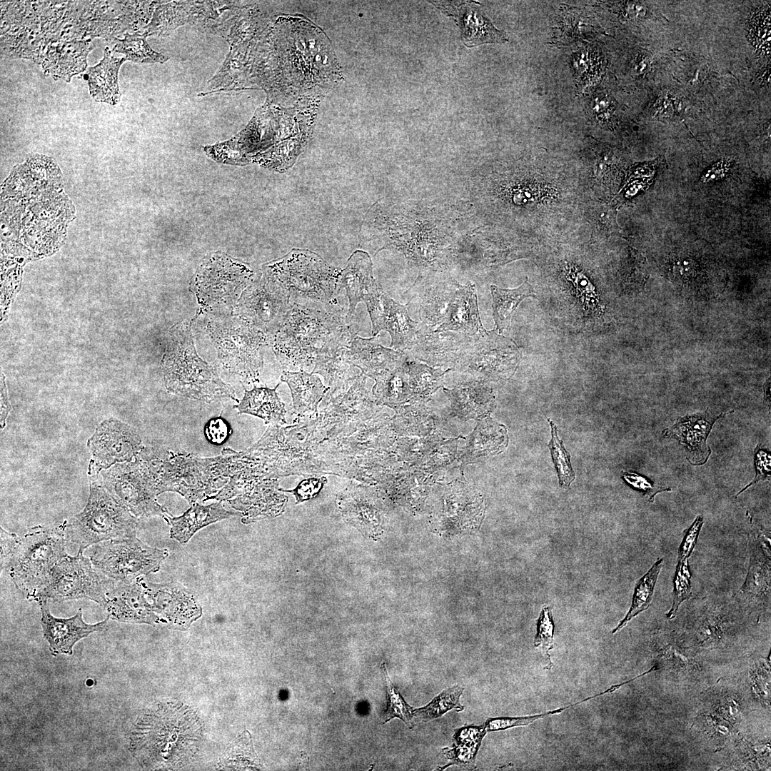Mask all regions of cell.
<instances>
[{
  "label": "cell",
  "instance_id": "484cf974",
  "mask_svg": "<svg viewBox=\"0 0 771 771\" xmlns=\"http://www.w3.org/2000/svg\"><path fill=\"white\" fill-rule=\"evenodd\" d=\"M378 282L373 277V263L369 253L365 251L356 250L348 259L346 266L342 269L340 280L341 289H345L348 299L347 318L353 321L356 306L363 302L364 297Z\"/></svg>",
  "mask_w": 771,
  "mask_h": 771
},
{
  "label": "cell",
  "instance_id": "52a82bcc",
  "mask_svg": "<svg viewBox=\"0 0 771 771\" xmlns=\"http://www.w3.org/2000/svg\"><path fill=\"white\" fill-rule=\"evenodd\" d=\"M66 542L62 527L38 525L19 536L6 569L16 588L28 600H35L53 568L68 555Z\"/></svg>",
  "mask_w": 771,
  "mask_h": 771
},
{
  "label": "cell",
  "instance_id": "cb8c5ba5",
  "mask_svg": "<svg viewBox=\"0 0 771 771\" xmlns=\"http://www.w3.org/2000/svg\"><path fill=\"white\" fill-rule=\"evenodd\" d=\"M455 279L445 277L441 280H425L420 274L411 288L418 292L421 303L418 310V317L421 323V331H430L437 325L443 323L451 299L459 287Z\"/></svg>",
  "mask_w": 771,
  "mask_h": 771
},
{
  "label": "cell",
  "instance_id": "7dc6e473",
  "mask_svg": "<svg viewBox=\"0 0 771 771\" xmlns=\"http://www.w3.org/2000/svg\"><path fill=\"white\" fill-rule=\"evenodd\" d=\"M770 9L762 7L752 16L749 26V36L752 45L760 52L770 54Z\"/></svg>",
  "mask_w": 771,
  "mask_h": 771
},
{
  "label": "cell",
  "instance_id": "ab89813d",
  "mask_svg": "<svg viewBox=\"0 0 771 771\" xmlns=\"http://www.w3.org/2000/svg\"><path fill=\"white\" fill-rule=\"evenodd\" d=\"M664 559L658 558L650 570L638 582L635 588L631 607L625 617L613 630V633L621 630L629 621L647 610L652 600L654 588L663 565Z\"/></svg>",
  "mask_w": 771,
  "mask_h": 771
},
{
  "label": "cell",
  "instance_id": "9f6ffc18",
  "mask_svg": "<svg viewBox=\"0 0 771 771\" xmlns=\"http://www.w3.org/2000/svg\"><path fill=\"white\" fill-rule=\"evenodd\" d=\"M540 716L521 717H496L489 718L484 725L487 731H498L513 727L525 726L532 722Z\"/></svg>",
  "mask_w": 771,
  "mask_h": 771
},
{
  "label": "cell",
  "instance_id": "9c48e42d",
  "mask_svg": "<svg viewBox=\"0 0 771 771\" xmlns=\"http://www.w3.org/2000/svg\"><path fill=\"white\" fill-rule=\"evenodd\" d=\"M135 460L140 465L156 494L172 491L190 504L207 500L212 491L201 458L173 453L156 447L143 446Z\"/></svg>",
  "mask_w": 771,
  "mask_h": 771
},
{
  "label": "cell",
  "instance_id": "9a60e30c",
  "mask_svg": "<svg viewBox=\"0 0 771 771\" xmlns=\"http://www.w3.org/2000/svg\"><path fill=\"white\" fill-rule=\"evenodd\" d=\"M372 323L373 336L381 331H388L391 338L390 347L410 351L418 333V323L410 317L407 306L394 301L378 283L363 298Z\"/></svg>",
  "mask_w": 771,
  "mask_h": 771
},
{
  "label": "cell",
  "instance_id": "1f68e13d",
  "mask_svg": "<svg viewBox=\"0 0 771 771\" xmlns=\"http://www.w3.org/2000/svg\"><path fill=\"white\" fill-rule=\"evenodd\" d=\"M279 384L274 388L255 386L250 390L245 389L242 400L235 408L240 414L255 415L264 420L266 423H285V405L276 393Z\"/></svg>",
  "mask_w": 771,
  "mask_h": 771
},
{
  "label": "cell",
  "instance_id": "7bdbcfd3",
  "mask_svg": "<svg viewBox=\"0 0 771 771\" xmlns=\"http://www.w3.org/2000/svg\"><path fill=\"white\" fill-rule=\"evenodd\" d=\"M114 51L125 55L126 60L136 63H163L168 58L153 51L146 40V35L126 34L124 39H116Z\"/></svg>",
  "mask_w": 771,
  "mask_h": 771
},
{
  "label": "cell",
  "instance_id": "ba28073f",
  "mask_svg": "<svg viewBox=\"0 0 771 771\" xmlns=\"http://www.w3.org/2000/svg\"><path fill=\"white\" fill-rule=\"evenodd\" d=\"M258 273L248 263L222 252L207 256L190 283L198 304V314L233 313L243 292Z\"/></svg>",
  "mask_w": 771,
  "mask_h": 771
},
{
  "label": "cell",
  "instance_id": "ee69618b",
  "mask_svg": "<svg viewBox=\"0 0 771 771\" xmlns=\"http://www.w3.org/2000/svg\"><path fill=\"white\" fill-rule=\"evenodd\" d=\"M548 420L551 426L552 434V438L549 442L548 447L558 473L560 485L567 488L570 486L575 478L570 464V455L565 450L563 441L558 436L556 425L551 420L548 419Z\"/></svg>",
  "mask_w": 771,
  "mask_h": 771
},
{
  "label": "cell",
  "instance_id": "d6a6232c",
  "mask_svg": "<svg viewBox=\"0 0 771 771\" xmlns=\"http://www.w3.org/2000/svg\"><path fill=\"white\" fill-rule=\"evenodd\" d=\"M281 381L288 384L293 408L300 413L316 411L319 402L328 390L319 377L302 369L298 371H283Z\"/></svg>",
  "mask_w": 771,
  "mask_h": 771
},
{
  "label": "cell",
  "instance_id": "7c38bea8",
  "mask_svg": "<svg viewBox=\"0 0 771 771\" xmlns=\"http://www.w3.org/2000/svg\"><path fill=\"white\" fill-rule=\"evenodd\" d=\"M136 518L171 515L156 500L148 478L135 460L116 463L91 478Z\"/></svg>",
  "mask_w": 771,
  "mask_h": 771
},
{
  "label": "cell",
  "instance_id": "277c9868",
  "mask_svg": "<svg viewBox=\"0 0 771 771\" xmlns=\"http://www.w3.org/2000/svg\"><path fill=\"white\" fill-rule=\"evenodd\" d=\"M204 330L223 370L247 384L260 381L264 348L268 346L264 333L233 313H209Z\"/></svg>",
  "mask_w": 771,
  "mask_h": 771
},
{
  "label": "cell",
  "instance_id": "ffe728a7",
  "mask_svg": "<svg viewBox=\"0 0 771 771\" xmlns=\"http://www.w3.org/2000/svg\"><path fill=\"white\" fill-rule=\"evenodd\" d=\"M103 608L109 618L119 622L163 625L146 596L141 577L129 583L116 582L107 591Z\"/></svg>",
  "mask_w": 771,
  "mask_h": 771
},
{
  "label": "cell",
  "instance_id": "f907efd6",
  "mask_svg": "<svg viewBox=\"0 0 771 771\" xmlns=\"http://www.w3.org/2000/svg\"><path fill=\"white\" fill-rule=\"evenodd\" d=\"M589 110L598 121L606 123L613 120L616 106L613 99L603 93L595 94L591 99Z\"/></svg>",
  "mask_w": 771,
  "mask_h": 771
},
{
  "label": "cell",
  "instance_id": "3957f363",
  "mask_svg": "<svg viewBox=\"0 0 771 771\" xmlns=\"http://www.w3.org/2000/svg\"><path fill=\"white\" fill-rule=\"evenodd\" d=\"M191 321L184 320L169 331L161 367L167 390L206 403L235 399L233 389L196 351Z\"/></svg>",
  "mask_w": 771,
  "mask_h": 771
},
{
  "label": "cell",
  "instance_id": "681fc988",
  "mask_svg": "<svg viewBox=\"0 0 771 771\" xmlns=\"http://www.w3.org/2000/svg\"><path fill=\"white\" fill-rule=\"evenodd\" d=\"M554 624L550 608H543L537 626V634L534 640L535 647H541L548 655L550 666L552 665L550 650L553 647Z\"/></svg>",
  "mask_w": 771,
  "mask_h": 771
},
{
  "label": "cell",
  "instance_id": "bcb514c9",
  "mask_svg": "<svg viewBox=\"0 0 771 771\" xmlns=\"http://www.w3.org/2000/svg\"><path fill=\"white\" fill-rule=\"evenodd\" d=\"M458 443L459 440L454 439L436 444L422 458L420 467L423 470L432 473L445 468L457 458Z\"/></svg>",
  "mask_w": 771,
  "mask_h": 771
},
{
  "label": "cell",
  "instance_id": "c3c4849f",
  "mask_svg": "<svg viewBox=\"0 0 771 771\" xmlns=\"http://www.w3.org/2000/svg\"><path fill=\"white\" fill-rule=\"evenodd\" d=\"M690 578L688 560L677 561L673 580V601L670 609L666 614L667 619H673L676 616L680 604L691 597Z\"/></svg>",
  "mask_w": 771,
  "mask_h": 771
},
{
  "label": "cell",
  "instance_id": "6da1fadb",
  "mask_svg": "<svg viewBox=\"0 0 771 771\" xmlns=\"http://www.w3.org/2000/svg\"><path fill=\"white\" fill-rule=\"evenodd\" d=\"M201 727L195 713L178 703L161 702L144 712L130 737L131 750L146 767H172L196 754Z\"/></svg>",
  "mask_w": 771,
  "mask_h": 771
},
{
  "label": "cell",
  "instance_id": "6f0895ef",
  "mask_svg": "<svg viewBox=\"0 0 771 771\" xmlns=\"http://www.w3.org/2000/svg\"><path fill=\"white\" fill-rule=\"evenodd\" d=\"M679 103L669 94L660 96L653 105L654 116L660 118L671 119L677 116L680 109Z\"/></svg>",
  "mask_w": 771,
  "mask_h": 771
},
{
  "label": "cell",
  "instance_id": "f6af8a7d",
  "mask_svg": "<svg viewBox=\"0 0 771 771\" xmlns=\"http://www.w3.org/2000/svg\"><path fill=\"white\" fill-rule=\"evenodd\" d=\"M381 668L386 682L388 700L387 708L386 710V719L385 722H388L390 720L398 717L403 721L408 728L413 729V708L405 701L403 697L393 686L385 664L381 665Z\"/></svg>",
  "mask_w": 771,
  "mask_h": 771
},
{
  "label": "cell",
  "instance_id": "603a6c76",
  "mask_svg": "<svg viewBox=\"0 0 771 771\" xmlns=\"http://www.w3.org/2000/svg\"><path fill=\"white\" fill-rule=\"evenodd\" d=\"M729 413L712 415L708 412L680 417L670 428L662 431L665 438H675L685 446L687 460L693 465L707 462L711 454L707 438L712 425L719 418Z\"/></svg>",
  "mask_w": 771,
  "mask_h": 771
},
{
  "label": "cell",
  "instance_id": "4316f807",
  "mask_svg": "<svg viewBox=\"0 0 771 771\" xmlns=\"http://www.w3.org/2000/svg\"><path fill=\"white\" fill-rule=\"evenodd\" d=\"M351 361L362 373L372 378L375 375L400 364L405 358L403 351L383 346L380 336L363 338L356 334L350 346Z\"/></svg>",
  "mask_w": 771,
  "mask_h": 771
},
{
  "label": "cell",
  "instance_id": "11a10c76",
  "mask_svg": "<svg viewBox=\"0 0 771 771\" xmlns=\"http://www.w3.org/2000/svg\"><path fill=\"white\" fill-rule=\"evenodd\" d=\"M755 463L756 468V475L755 478L746 487L742 489L736 495V497L752 485L760 480H765L770 475V455L767 450L760 449V447L757 446L755 452Z\"/></svg>",
  "mask_w": 771,
  "mask_h": 771
},
{
  "label": "cell",
  "instance_id": "836d02e7",
  "mask_svg": "<svg viewBox=\"0 0 771 771\" xmlns=\"http://www.w3.org/2000/svg\"><path fill=\"white\" fill-rule=\"evenodd\" d=\"M486 731L484 725H471L455 730L454 734L455 743L453 747H445L443 750L450 762L446 765L440 767V770L450 765L475 769V756Z\"/></svg>",
  "mask_w": 771,
  "mask_h": 771
},
{
  "label": "cell",
  "instance_id": "816d5d0a",
  "mask_svg": "<svg viewBox=\"0 0 771 771\" xmlns=\"http://www.w3.org/2000/svg\"><path fill=\"white\" fill-rule=\"evenodd\" d=\"M703 523L702 516L699 515L686 530L679 547L677 561L688 560L692 555Z\"/></svg>",
  "mask_w": 771,
  "mask_h": 771
},
{
  "label": "cell",
  "instance_id": "f546056e",
  "mask_svg": "<svg viewBox=\"0 0 771 771\" xmlns=\"http://www.w3.org/2000/svg\"><path fill=\"white\" fill-rule=\"evenodd\" d=\"M125 58L111 55L109 48L104 50V58L96 66L89 68L87 72L89 92L96 101L116 104L120 98L118 73Z\"/></svg>",
  "mask_w": 771,
  "mask_h": 771
},
{
  "label": "cell",
  "instance_id": "4fadbf2b",
  "mask_svg": "<svg viewBox=\"0 0 771 771\" xmlns=\"http://www.w3.org/2000/svg\"><path fill=\"white\" fill-rule=\"evenodd\" d=\"M291 298L288 293L260 272L243 292L233 313L261 331L268 339L281 325Z\"/></svg>",
  "mask_w": 771,
  "mask_h": 771
},
{
  "label": "cell",
  "instance_id": "44dd1931",
  "mask_svg": "<svg viewBox=\"0 0 771 771\" xmlns=\"http://www.w3.org/2000/svg\"><path fill=\"white\" fill-rule=\"evenodd\" d=\"M41 612L43 635L49 643L51 655H72L74 645L94 632L104 630L109 618L94 624L86 623L80 608L69 618L54 617L50 612L47 600L39 602Z\"/></svg>",
  "mask_w": 771,
  "mask_h": 771
},
{
  "label": "cell",
  "instance_id": "7a4b0ae2",
  "mask_svg": "<svg viewBox=\"0 0 771 771\" xmlns=\"http://www.w3.org/2000/svg\"><path fill=\"white\" fill-rule=\"evenodd\" d=\"M346 314L341 308H326L323 303L301 302L292 296L281 325L268 339V346L284 368L301 370L314 363L321 348L351 322Z\"/></svg>",
  "mask_w": 771,
  "mask_h": 771
},
{
  "label": "cell",
  "instance_id": "e0dca14e",
  "mask_svg": "<svg viewBox=\"0 0 771 771\" xmlns=\"http://www.w3.org/2000/svg\"><path fill=\"white\" fill-rule=\"evenodd\" d=\"M358 331L353 321L344 325L318 352L311 373L322 376L328 395L343 391L360 375L351 361L350 346Z\"/></svg>",
  "mask_w": 771,
  "mask_h": 771
},
{
  "label": "cell",
  "instance_id": "db71d44e",
  "mask_svg": "<svg viewBox=\"0 0 771 771\" xmlns=\"http://www.w3.org/2000/svg\"><path fill=\"white\" fill-rule=\"evenodd\" d=\"M326 482L324 478H308L302 480L293 490H286L293 493L297 502L304 501L315 496Z\"/></svg>",
  "mask_w": 771,
  "mask_h": 771
},
{
  "label": "cell",
  "instance_id": "b9f144b4",
  "mask_svg": "<svg viewBox=\"0 0 771 771\" xmlns=\"http://www.w3.org/2000/svg\"><path fill=\"white\" fill-rule=\"evenodd\" d=\"M463 687L454 686L441 692L424 707L413 709V716L416 722H428L443 716L451 710L460 712L464 707L460 703Z\"/></svg>",
  "mask_w": 771,
  "mask_h": 771
},
{
  "label": "cell",
  "instance_id": "be15d7a7",
  "mask_svg": "<svg viewBox=\"0 0 771 771\" xmlns=\"http://www.w3.org/2000/svg\"><path fill=\"white\" fill-rule=\"evenodd\" d=\"M650 65L649 56L645 53H641L636 58L634 68L638 74L642 75L648 71Z\"/></svg>",
  "mask_w": 771,
  "mask_h": 771
},
{
  "label": "cell",
  "instance_id": "30bf717a",
  "mask_svg": "<svg viewBox=\"0 0 771 771\" xmlns=\"http://www.w3.org/2000/svg\"><path fill=\"white\" fill-rule=\"evenodd\" d=\"M168 555L167 549L148 546L133 536L102 542L92 548L89 558L95 569L106 578L129 583L158 572Z\"/></svg>",
  "mask_w": 771,
  "mask_h": 771
},
{
  "label": "cell",
  "instance_id": "83f0119b",
  "mask_svg": "<svg viewBox=\"0 0 771 771\" xmlns=\"http://www.w3.org/2000/svg\"><path fill=\"white\" fill-rule=\"evenodd\" d=\"M443 392L450 401L453 414L463 420L482 418L489 414L494 405L492 390L482 381L443 388Z\"/></svg>",
  "mask_w": 771,
  "mask_h": 771
},
{
  "label": "cell",
  "instance_id": "ac0fdd59",
  "mask_svg": "<svg viewBox=\"0 0 771 771\" xmlns=\"http://www.w3.org/2000/svg\"><path fill=\"white\" fill-rule=\"evenodd\" d=\"M146 596L163 625L186 629L202 614L194 595L175 582L151 583L145 581Z\"/></svg>",
  "mask_w": 771,
  "mask_h": 771
},
{
  "label": "cell",
  "instance_id": "680465c9",
  "mask_svg": "<svg viewBox=\"0 0 771 771\" xmlns=\"http://www.w3.org/2000/svg\"><path fill=\"white\" fill-rule=\"evenodd\" d=\"M1 530V570L6 569L14 552L19 540V536L9 533L2 527Z\"/></svg>",
  "mask_w": 771,
  "mask_h": 771
},
{
  "label": "cell",
  "instance_id": "f5cc1de1",
  "mask_svg": "<svg viewBox=\"0 0 771 771\" xmlns=\"http://www.w3.org/2000/svg\"><path fill=\"white\" fill-rule=\"evenodd\" d=\"M231 433L229 424L222 418H214L205 425L204 433L209 442L220 445L227 440Z\"/></svg>",
  "mask_w": 771,
  "mask_h": 771
},
{
  "label": "cell",
  "instance_id": "8992f818",
  "mask_svg": "<svg viewBox=\"0 0 771 771\" xmlns=\"http://www.w3.org/2000/svg\"><path fill=\"white\" fill-rule=\"evenodd\" d=\"M138 518L94 480L84 509L62 526L67 542L83 553L104 541L136 536Z\"/></svg>",
  "mask_w": 771,
  "mask_h": 771
},
{
  "label": "cell",
  "instance_id": "60d3db41",
  "mask_svg": "<svg viewBox=\"0 0 771 771\" xmlns=\"http://www.w3.org/2000/svg\"><path fill=\"white\" fill-rule=\"evenodd\" d=\"M571 66L578 86L586 88L593 85L601 76L604 58L595 48H583L573 54Z\"/></svg>",
  "mask_w": 771,
  "mask_h": 771
},
{
  "label": "cell",
  "instance_id": "f35d334b",
  "mask_svg": "<svg viewBox=\"0 0 771 771\" xmlns=\"http://www.w3.org/2000/svg\"><path fill=\"white\" fill-rule=\"evenodd\" d=\"M412 402L410 405L393 408L396 410L395 427L401 433L428 435L435 428V415L423 401Z\"/></svg>",
  "mask_w": 771,
  "mask_h": 771
},
{
  "label": "cell",
  "instance_id": "d4e9b609",
  "mask_svg": "<svg viewBox=\"0 0 771 771\" xmlns=\"http://www.w3.org/2000/svg\"><path fill=\"white\" fill-rule=\"evenodd\" d=\"M436 330L452 331L470 336L487 331L480 321L475 285L470 281L460 284L449 304L445 320Z\"/></svg>",
  "mask_w": 771,
  "mask_h": 771
},
{
  "label": "cell",
  "instance_id": "6125c7cd",
  "mask_svg": "<svg viewBox=\"0 0 771 771\" xmlns=\"http://www.w3.org/2000/svg\"><path fill=\"white\" fill-rule=\"evenodd\" d=\"M623 478L630 485L645 492L655 489V486L649 480L636 473H625Z\"/></svg>",
  "mask_w": 771,
  "mask_h": 771
},
{
  "label": "cell",
  "instance_id": "8fae6325",
  "mask_svg": "<svg viewBox=\"0 0 771 771\" xmlns=\"http://www.w3.org/2000/svg\"><path fill=\"white\" fill-rule=\"evenodd\" d=\"M105 578L83 553L75 556L68 555L53 568L47 583L39 590L35 600L63 602L87 599L104 607L108 591Z\"/></svg>",
  "mask_w": 771,
  "mask_h": 771
},
{
  "label": "cell",
  "instance_id": "8d00e7d4",
  "mask_svg": "<svg viewBox=\"0 0 771 771\" xmlns=\"http://www.w3.org/2000/svg\"><path fill=\"white\" fill-rule=\"evenodd\" d=\"M503 442L504 433L501 428L489 420L480 421L469 436L464 448L462 455L463 465L496 452Z\"/></svg>",
  "mask_w": 771,
  "mask_h": 771
},
{
  "label": "cell",
  "instance_id": "f1b7e54d",
  "mask_svg": "<svg viewBox=\"0 0 771 771\" xmlns=\"http://www.w3.org/2000/svg\"><path fill=\"white\" fill-rule=\"evenodd\" d=\"M236 514L226 510L221 503L208 505L194 503L182 515L168 517L167 522L171 526L170 538L181 544L186 543L202 528Z\"/></svg>",
  "mask_w": 771,
  "mask_h": 771
},
{
  "label": "cell",
  "instance_id": "2e32d148",
  "mask_svg": "<svg viewBox=\"0 0 771 771\" xmlns=\"http://www.w3.org/2000/svg\"><path fill=\"white\" fill-rule=\"evenodd\" d=\"M520 353L510 338L495 330L474 336L471 348L461 367L484 379L498 380L510 376L518 363Z\"/></svg>",
  "mask_w": 771,
  "mask_h": 771
},
{
  "label": "cell",
  "instance_id": "5bb4252c",
  "mask_svg": "<svg viewBox=\"0 0 771 771\" xmlns=\"http://www.w3.org/2000/svg\"><path fill=\"white\" fill-rule=\"evenodd\" d=\"M88 445L92 455L89 465L92 478L116 463L133 460L143 447L136 430L114 418L96 428Z\"/></svg>",
  "mask_w": 771,
  "mask_h": 771
},
{
  "label": "cell",
  "instance_id": "94428289",
  "mask_svg": "<svg viewBox=\"0 0 771 771\" xmlns=\"http://www.w3.org/2000/svg\"><path fill=\"white\" fill-rule=\"evenodd\" d=\"M623 15L630 20H639L646 16L647 7L639 1H626L623 6Z\"/></svg>",
  "mask_w": 771,
  "mask_h": 771
},
{
  "label": "cell",
  "instance_id": "7402d4cb",
  "mask_svg": "<svg viewBox=\"0 0 771 771\" xmlns=\"http://www.w3.org/2000/svg\"><path fill=\"white\" fill-rule=\"evenodd\" d=\"M453 18L462 32V40L468 47L483 44L504 43L508 35L495 27L489 19L473 6V1H430Z\"/></svg>",
  "mask_w": 771,
  "mask_h": 771
},
{
  "label": "cell",
  "instance_id": "d590c367",
  "mask_svg": "<svg viewBox=\"0 0 771 771\" xmlns=\"http://www.w3.org/2000/svg\"><path fill=\"white\" fill-rule=\"evenodd\" d=\"M91 49L87 41L67 42L60 49L56 48L54 54L50 55L46 69L54 77L69 81L73 75L85 69L86 56Z\"/></svg>",
  "mask_w": 771,
  "mask_h": 771
},
{
  "label": "cell",
  "instance_id": "d6986e66",
  "mask_svg": "<svg viewBox=\"0 0 771 771\" xmlns=\"http://www.w3.org/2000/svg\"><path fill=\"white\" fill-rule=\"evenodd\" d=\"M474 341V336L452 331H421L410 351L430 366H462Z\"/></svg>",
  "mask_w": 771,
  "mask_h": 771
},
{
  "label": "cell",
  "instance_id": "74e56055",
  "mask_svg": "<svg viewBox=\"0 0 771 771\" xmlns=\"http://www.w3.org/2000/svg\"><path fill=\"white\" fill-rule=\"evenodd\" d=\"M405 365L409 383L413 392L412 401H423L443 385L444 375L452 368L441 370L428 365L410 361L406 356Z\"/></svg>",
  "mask_w": 771,
  "mask_h": 771
},
{
  "label": "cell",
  "instance_id": "4dcf8cb0",
  "mask_svg": "<svg viewBox=\"0 0 771 771\" xmlns=\"http://www.w3.org/2000/svg\"><path fill=\"white\" fill-rule=\"evenodd\" d=\"M405 358L394 368L372 377L376 381L373 393L378 404L395 408L413 400V392L405 365Z\"/></svg>",
  "mask_w": 771,
  "mask_h": 771
},
{
  "label": "cell",
  "instance_id": "e575fe53",
  "mask_svg": "<svg viewBox=\"0 0 771 771\" xmlns=\"http://www.w3.org/2000/svg\"><path fill=\"white\" fill-rule=\"evenodd\" d=\"M490 291L493 299V317L496 329L499 332L510 329L512 316L523 300L528 297L536 298L528 278L515 288L503 289L492 285Z\"/></svg>",
  "mask_w": 771,
  "mask_h": 771
},
{
  "label": "cell",
  "instance_id": "5b68a950",
  "mask_svg": "<svg viewBox=\"0 0 771 771\" xmlns=\"http://www.w3.org/2000/svg\"><path fill=\"white\" fill-rule=\"evenodd\" d=\"M342 269L308 249L293 248L284 256L262 266L263 276L291 296L331 305L342 290Z\"/></svg>",
  "mask_w": 771,
  "mask_h": 771
},
{
  "label": "cell",
  "instance_id": "91938a15",
  "mask_svg": "<svg viewBox=\"0 0 771 771\" xmlns=\"http://www.w3.org/2000/svg\"><path fill=\"white\" fill-rule=\"evenodd\" d=\"M732 164V161L727 158L717 161L703 173L701 181L710 182L722 178L729 173Z\"/></svg>",
  "mask_w": 771,
  "mask_h": 771
}]
</instances>
